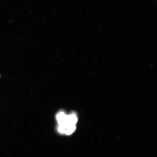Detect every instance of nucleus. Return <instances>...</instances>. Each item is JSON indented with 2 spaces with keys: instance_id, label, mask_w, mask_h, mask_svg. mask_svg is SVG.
<instances>
[{
  "instance_id": "1",
  "label": "nucleus",
  "mask_w": 157,
  "mask_h": 157,
  "mask_svg": "<svg viewBox=\"0 0 157 157\" xmlns=\"http://www.w3.org/2000/svg\"><path fill=\"white\" fill-rule=\"evenodd\" d=\"M56 119L59 125L64 128L65 131L68 127L75 125L78 121V118L75 114L71 113L67 115L63 112H61L58 114Z\"/></svg>"
},
{
  "instance_id": "2",
  "label": "nucleus",
  "mask_w": 157,
  "mask_h": 157,
  "mask_svg": "<svg viewBox=\"0 0 157 157\" xmlns=\"http://www.w3.org/2000/svg\"><path fill=\"white\" fill-rule=\"evenodd\" d=\"M0 76H1V75H0Z\"/></svg>"
}]
</instances>
